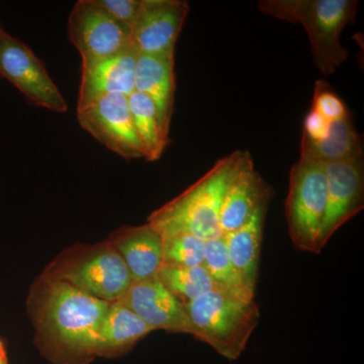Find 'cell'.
Wrapping results in <instances>:
<instances>
[{
  "label": "cell",
  "instance_id": "obj_1",
  "mask_svg": "<svg viewBox=\"0 0 364 364\" xmlns=\"http://www.w3.org/2000/svg\"><path fill=\"white\" fill-rule=\"evenodd\" d=\"M250 156L248 151L236 150L222 158L181 196L152 213L148 224L161 236L188 233L205 242L222 236L220 212L225 191Z\"/></svg>",
  "mask_w": 364,
  "mask_h": 364
},
{
  "label": "cell",
  "instance_id": "obj_2",
  "mask_svg": "<svg viewBox=\"0 0 364 364\" xmlns=\"http://www.w3.org/2000/svg\"><path fill=\"white\" fill-rule=\"evenodd\" d=\"M109 304L65 280L52 277L46 282L38 304L39 331L61 351L76 356L93 355Z\"/></svg>",
  "mask_w": 364,
  "mask_h": 364
},
{
  "label": "cell",
  "instance_id": "obj_3",
  "mask_svg": "<svg viewBox=\"0 0 364 364\" xmlns=\"http://www.w3.org/2000/svg\"><path fill=\"white\" fill-rule=\"evenodd\" d=\"M358 4V0H260L257 6L262 14L304 26L314 63L328 77L348 58L340 38L345 26L354 23Z\"/></svg>",
  "mask_w": 364,
  "mask_h": 364
},
{
  "label": "cell",
  "instance_id": "obj_4",
  "mask_svg": "<svg viewBox=\"0 0 364 364\" xmlns=\"http://www.w3.org/2000/svg\"><path fill=\"white\" fill-rule=\"evenodd\" d=\"M183 306L191 335L230 361L240 358L259 323V306L255 299L238 298L219 289Z\"/></svg>",
  "mask_w": 364,
  "mask_h": 364
},
{
  "label": "cell",
  "instance_id": "obj_5",
  "mask_svg": "<svg viewBox=\"0 0 364 364\" xmlns=\"http://www.w3.org/2000/svg\"><path fill=\"white\" fill-rule=\"evenodd\" d=\"M324 164L299 158L289 173L286 218L294 247L304 252H322L320 238L327 210Z\"/></svg>",
  "mask_w": 364,
  "mask_h": 364
},
{
  "label": "cell",
  "instance_id": "obj_6",
  "mask_svg": "<svg viewBox=\"0 0 364 364\" xmlns=\"http://www.w3.org/2000/svg\"><path fill=\"white\" fill-rule=\"evenodd\" d=\"M68 35L83 63L107 58L133 48L131 28L112 18L95 0H79L68 20Z\"/></svg>",
  "mask_w": 364,
  "mask_h": 364
},
{
  "label": "cell",
  "instance_id": "obj_7",
  "mask_svg": "<svg viewBox=\"0 0 364 364\" xmlns=\"http://www.w3.org/2000/svg\"><path fill=\"white\" fill-rule=\"evenodd\" d=\"M53 277L107 303L119 301L134 282L123 258L109 241L62 265Z\"/></svg>",
  "mask_w": 364,
  "mask_h": 364
},
{
  "label": "cell",
  "instance_id": "obj_8",
  "mask_svg": "<svg viewBox=\"0 0 364 364\" xmlns=\"http://www.w3.org/2000/svg\"><path fill=\"white\" fill-rule=\"evenodd\" d=\"M0 76L13 83L33 105L66 112L68 105L35 53L6 32L0 38Z\"/></svg>",
  "mask_w": 364,
  "mask_h": 364
},
{
  "label": "cell",
  "instance_id": "obj_9",
  "mask_svg": "<svg viewBox=\"0 0 364 364\" xmlns=\"http://www.w3.org/2000/svg\"><path fill=\"white\" fill-rule=\"evenodd\" d=\"M79 124L124 159H145L132 119L128 97L109 95L77 111Z\"/></svg>",
  "mask_w": 364,
  "mask_h": 364
},
{
  "label": "cell",
  "instance_id": "obj_10",
  "mask_svg": "<svg viewBox=\"0 0 364 364\" xmlns=\"http://www.w3.org/2000/svg\"><path fill=\"white\" fill-rule=\"evenodd\" d=\"M189 11L184 0H141L131 26L132 46L138 54L176 52V43Z\"/></svg>",
  "mask_w": 364,
  "mask_h": 364
},
{
  "label": "cell",
  "instance_id": "obj_11",
  "mask_svg": "<svg viewBox=\"0 0 364 364\" xmlns=\"http://www.w3.org/2000/svg\"><path fill=\"white\" fill-rule=\"evenodd\" d=\"M327 178V210L321 247L324 248L333 235L359 214L364 208L363 157L324 164Z\"/></svg>",
  "mask_w": 364,
  "mask_h": 364
},
{
  "label": "cell",
  "instance_id": "obj_12",
  "mask_svg": "<svg viewBox=\"0 0 364 364\" xmlns=\"http://www.w3.org/2000/svg\"><path fill=\"white\" fill-rule=\"evenodd\" d=\"M117 301L138 316L153 331L165 330L191 335V323L183 305L157 277L133 282Z\"/></svg>",
  "mask_w": 364,
  "mask_h": 364
},
{
  "label": "cell",
  "instance_id": "obj_13",
  "mask_svg": "<svg viewBox=\"0 0 364 364\" xmlns=\"http://www.w3.org/2000/svg\"><path fill=\"white\" fill-rule=\"evenodd\" d=\"M138 53L134 48L107 58L83 63L79 88V109L109 95L130 97L135 91Z\"/></svg>",
  "mask_w": 364,
  "mask_h": 364
},
{
  "label": "cell",
  "instance_id": "obj_14",
  "mask_svg": "<svg viewBox=\"0 0 364 364\" xmlns=\"http://www.w3.org/2000/svg\"><path fill=\"white\" fill-rule=\"evenodd\" d=\"M272 189L263 181L249 157L232 177L225 191L220 212L223 235L232 233L245 225L263 203L269 202Z\"/></svg>",
  "mask_w": 364,
  "mask_h": 364
},
{
  "label": "cell",
  "instance_id": "obj_15",
  "mask_svg": "<svg viewBox=\"0 0 364 364\" xmlns=\"http://www.w3.org/2000/svg\"><path fill=\"white\" fill-rule=\"evenodd\" d=\"M176 52L160 55L138 54L135 91L149 97L156 105L163 126L169 131L176 100Z\"/></svg>",
  "mask_w": 364,
  "mask_h": 364
},
{
  "label": "cell",
  "instance_id": "obj_16",
  "mask_svg": "<svg viewBox=\"0 0 364 364\" xmlns=\"http://www.w3.org/2000/svg\"><path fill=\"white\" fill-rule=\"evenodd\" d=\"M109 242L123 258L134 282L156 277L163 265L162 237L150 224L124 227Z\"/></svg>",
  "mask_w": 364,
  "mask_h": 364
},
{
  "label": "cell",
  "instance_id": "obj_17",
  "mask_svg": "<svg viewBox=\"0 0 364 364\" xmlns=\"http://www.w3.org/2000/svg\"><path fill=\"white\" fill-rule=\"evenodd\" d=\"M269 202L263 203L245 225L225 235L232 264L244 284L255 294L263 228Z\"/></svg>",
  "mask_w": 364,
  "mask_h": 364
},
{
  "label": "cell",
  "instance_id": "obj_18",
  "mask_svg": "<svg viewBox=\"0 0 364 364\" xmlns=\"http://www.w3.org/2000/svg\"><path fill=\"white\" fill-rule=\"evenodd\" d=\"M359 157H363V141L351 116L330 122L327 134L318 142L301 139V158L303 159L327 164Z\"/></svg>",
  "mask_w": 364,
  "mask_h": 364
},
{
  "label": "cell",
  "instance_id": "obj_19",
  "mask_svg": "<svg viewBox=\"0 0 364 364\" xmlns=\"http://www.w3.org/2000/svg\"><path fill=\"white\" fill-rule=\"evenodd\" d=\"M153 330L119 301L109 304L95 346L97 355H109L133 346Z\"/></svg>",
  "mask_w": 364,
  "mask_h": 364
},
{
  "label": "cell",
  "instance_id": "obj_20",
  "mask_svg": "<svg viewBox=\"0 0 364 364\" xmlns=\"http://www.w3.org/2000/svg\"><path fill=\"white\" fill-rule=\"evenodd\" d=\"M128 102L144 156L148 161H156L169 144V131L163 126L156 105L149 97L134 91Z\"/></svg>",
  "mask_w": 364,
  "mask_h": 364
},
{
  "label": "cell",
  "instance_id": "obj_21",
  "mask_svg": "<svg viewBox=\"0 0 364 364\" xmlns=\"http://www.w3.org/2000/svg\"><path fill=\"white\" fill-rule=\"evenodd\" d=\"M203 267L208 270L215 289L238 298L255 299V294L244 284L230 260L225 235L205 242Z\"/></svg>",
  "mask_w": 364,
  "mask_h": 364
},
{
  "label": "cell",
  "instance_id": "obj_22",
  "mask_svg": "<svg viewBox=\"0 0 364 364\" xmlns=\"http://www.w3.org/2000/svg\"><path fill=\"white\" fill-rule=\"evenodd\" d=\"M156 277L182 305L215 289L214 282L203 265L195 267L162 265Z\"/></svg>",
  "mask_w": 364,
  "mask_h": 364
},
{
  "label": "cell",
  "instance_id": "obj_23",
  "mask_svg": "<svg viewBox=\"0 0 364 364\" xmlns=\"http://www.w3.org/2000/svg\"><path fill=\"white\" fill-rule=\"evenodd\" d=\"M163 265L174 267H195L203 265L205 241L188 233L164 235Z\"/></svg>",
  "mask_w": 364,
  "mask_h": 364
},
{
  "label": "cell",
  "instance_id": "obj_24",
  "mask_svg": "<svg viewBox=\"0 0 364 364\" xmlns=\"http://www.w3.org/2000/svg\"><path fill=\"white\" fill-rule=\"evenodd\" d=\"M312 109L327 121H338L350 116L346 105L323 79L316 81Z\"/></svg>",
  "mask_w": 364,
  "mask_h": 364
},
{
  "label": "cell",
  "instance_id": "obj_25",
  "mask_svg": "<svg viewBox=\"0 0 364 364\" xmlns=\"http://www.w3.org/2000/svg\"><path fill=\"white\" fill-rule=\"evenodd\" d=\"M114 20L124 25H133L140 7L141 0H95Z\"/></svg>",
  "mask_w": 364,
  "mask_h": 364
},
{
  "label": "cell",
  "instance_id": "obj_26",
  "mask_svg": "<svg viewBox=\"0 0 364 364\" xmlns=\"http://www.w3.org/2000/svg\"><path fill=\"white\" fill-rule=\"evenodd\" d=\"M329 124L330 122L327 121L325 117L311 109L304 121L303 138L301 139L310 141V142H318V141L322 140L327 134Z\"/></svg>",
  "mask_w": 364,
  "mask_h": 364
},
{
  "label": "cell",
  "instance_id": "obj_27",
  "mask_svg": "<svg viewBox=\"0 0 364 364\" xmlns=\"http://www.w3.org/2000/svg\"><path fill=\"white\" fill-rule=\"evenodd\" d=\"M0 364H7L6 354H2V355H0Z\"/></svg>",
  "mask_w": 364,
  "mask_h": 364
},
{
  "label": "cell",
  "instance_id": "obj_28",
  "mask_svg": "<svg viewBox=\"0 0 364 364\" xmlns=\"http://www.w3.org/2000/svg\"><path fill=\"white\" fill-rule=\"evenodd\" d=\"M2 354H6V351H4V345H2V342L0 341V355Z\"/></svg>",
  "mask_w": 364,
  "mask_h": 364
},
{
  "label": "cell",
  "instance_id": "obj_29",
  "mask_svg": "<svg viewBox=\"0 0 364 364\" xmlns=\"http://www.w3.org/2000/svg\"><path fill=\"white\" fill-rule=\"evenodd\" d=\"M4 33H6V31H4V28H2V26H0V38H1L2 36H4Z\"/></svg>",
  "mask_w": 364,
  "mask_h": 364
}]
</instances>
